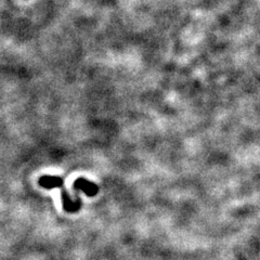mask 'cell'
I'll list each match as a JSON object with an SVG mask.
<instances>
[{"label": "cell", "instance_id": "obj_2", "mask_svg": "<svg viewBox=\"0 0 260 260\" xmlns=\"http://www.w3.org/2000/svg\"><path fill=\"white\" fill-rule=\"evenodd\" d=\"M74 189L75 190H83L88 197H94L99 193V186L95 183L87 180L85 178H79L74 182Z\"/></svg>", "mask_w": 260, "mask_h": 260}, {"label": "cell", "instance_id": "obj_1", "mask_svg": "<svg viewBox=\"0 0 260 260\" xmlns=\"http://www.w3.org/2000/svg\"><path fill=\"white\" fill-rule=\"evenodd\" d=\"M39 184L46 189L60 188L62 200H63V208L67 211H69V213H75V211H78L80 209L81 200L78 197L75 203L70 200V197L64 189V181L62 178L54 177V176H43L39 179Z\"/></svg>", "mask_w": 260, "mask_h": 260}]
</instances>
